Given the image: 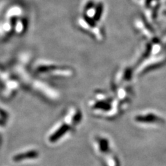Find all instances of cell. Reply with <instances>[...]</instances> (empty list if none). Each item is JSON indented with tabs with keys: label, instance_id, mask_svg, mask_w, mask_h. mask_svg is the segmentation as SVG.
<instances>
[{
	"label": "cell",
	"instance_id": "1",
	"mask_svg": "<svg viewBox=\"0 0 166 166\" xmlns=\"http://www.w3.org/2000/svg\"><path fill=\"white\" fill-rule=\"evenodd\" d=\"M38 152L37 151L32 150L21 153L13 157V161L15 162H19L25 159H32V158H36L38 157Z\"/></svg>",
	"mask_w": 166,
	"mask_h": 166
},
{
	"label": "cell",
	"instance_id": "2",
	"mask_svg": "<svg viewBox=\"0 0 166 166\" xmlns=\"http://www.w3.org/2000/svg\"><path fill=\"white\" fill-rule=\"evenodd\" d=\"M103 12V4L101 2H100L97 4L96 7H95V12L94 14V17L93 18L95 20V21H99L101 18V16Z\"/></svg>",
	"mask_w": 166,
	"mask_h": 166
},
{
	"label": "cell",
	"instance_id": "3",
	"mask_svg": "<svg viewBox=\"0 0 166 166\" xmlns=\"http://www.w3.org/2000/svg\"><path fill=\"white\" fill-rule=\"evenodd\" d=\"M99 145H100V150L102 151V152H106L108 148V143L106 140H100V141L99 142Z\"/></svg>",
	"mask_w": 166,
	"mask_h": 166
},
{
	"label": "cell",
	"instance_id": "4",
	"mask_svg": "<svg viewBox=\"0 0 166 166\" xmlns=\"http://www.w3.org/2000/svg\"><path fill=\"white\" fill-rule=\"evenodd\" d=\"M94 6H95V4L94 2L92 1V0L91 1H89L87 3L86 6H85V10H86V11H89V10L94 8Z\"/></svg>",
	"mask_w": 166,
	"mask_h": 166
}]
</instances>
